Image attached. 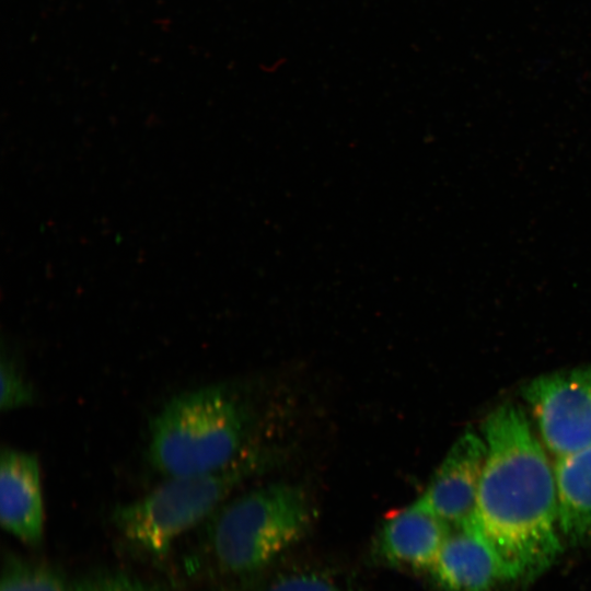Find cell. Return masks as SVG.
Instances as JSON below:
<instances>
[{"label": "cell", "instance_id": "obj_8", "mask_svg": "<svg viewBox=\"0 0 591 591\" xmlns=\"http://www.w3.org/2000/svg\"><path fill=\"white\" fill-rule=\"evenodd\" d=\"M0 521L21 542L37 546L44 534L39 462L35 454L3 448L0 456Z\"/></svg>", "mask_w": 591, "mask_h": 591}, {"label": "cell", "instance_id": "obj_11", "mask_svg": "<svg viewBox=\"0 0 591 591\" xmlns=\"http://www.w3.org/2000/svg\"><path fill=\"white\" fill-rule=\"evenodd\" d=\"M0 587V591H73L56 569L20 557L7 559Z\"/></svg>", "mask_w": 591, "mask_h": 591}, {"label": "cell", "instance_id": "obj_5", "mask_svg": "<svg viewBox=\"0 0 591 591\" xmlns=\"http://www.w3.org/2000/svg\"><path fill=\"white\" fill-rule=\"evenodd\" d=\"M522 396L555 457L591 445V366L536 376Z\"/></svg>", "mask_w": 591, "mask_h": 591}, {"label": "cell", "instance_id": "obj_14", "mask_svg": "<svg viewBox=\"0 0 591 591\" xmlns=\"http://www.w3.org/2000/svg\"><path fill=\"white\" fill-rule=\"evenodd\" d=\"M73 591H157L148 584L121 575H99L79 582Z\"/></svg>", "mask_w": 591, "mask_h": 591}, {"label": "cell", "instance_id": "obj_10", "mask_svg": "<svg viewBox=\"0 0 591 591\" xmlns=\"http://www.w3.org/2000/svg\"><path fill=\"white\" fill-rule=\"evenodd\" d=\"M554 466L563 540L591 544V445L556 457Z\"/></svg>", "mask_w": 591, "mask_h": 591}, {"label": "cell", "instance_id": "obj_7", "mask_svg": "<svg viewBox=\"0 0 591 591\" xmlns=\"http://www.w3.org/2000/svg\"><path fill=\"white\" fill-rule=\"evenodd\" d=\"M451 530L419 497L385 518L375 552L392 567L428 571Z\"/></svg>", "mask_w": 591, "mask_h": 591}, {"label": "cell", "instance_id": "obj_2", "mask_svg": "<svg viewBox=\"0 0 591 591\" xmlns=\"http://www.w3.org/2000/svg\"><path fill=\"white\" fill-rule=\"evenodd\" d=\"M247 416L228 387L208 385L171 398L150 426V464L167 477L217 471L244 449Z\"/></svg>", "mask_w": 591, "mask_h": 591}, {"label": "cell", "instance_id": "obj_9", "mask_svg": "<svg viewBox=\"0 0 591 591\" xmlns=\"http://www.w3.org/2000/svg\"><path fill=\"white\" fill-rule=\"evenodd\" d=\"M428 572L443 591H489L506 580L496 554L476 526L452 529Z\"/></svg>", "mask_w": 591, "mask_h": 591}, {"label": "cell", "instance_id": "obj_12", "mask_svg": "<svg viewBox=\"0 0 591 591\" xmlns=\"http://www.w3.org/2000/svg\"><path fill=\"white\" fill-rule=\"evenodd\" d=\"M250 591H347L324 570L296 567L270 575Z\"/></svg>", "mask_w": 591, "mask_h": 591}, {"label": "cell", "instance_id": "obj_3", "mask_svg": "<svg viewBox=\"0 0 591 591\" xmlns=\"http://www.w3.org/2000/svg\"><path fill=\"white\" fill-rule=\"evenodd\" d=\"M207 538L217 568L248 577L268 567L310 530L314 511L298 485L275 483L245 493L220 507Z\"/></svg>", "mask_w": 591, "mask_h": 591}, {"label": "cell", "instance_id": "obj_4", "mask_svg": "<svg viewBox=\"0 0 591 591\" xmlns=\"http://www.w3.org/2000/svg\"><path fill=\"white\" fill-rule=\"evenodd\" d=\"M268 464L269 455L264 450L250 447L217 471L167 477L140 499L117 507L114 524L138 548L164 554L182 534L212 515L237 486Z\"/></svg>", "mask_w": 591, "mask_h": 591}, {"label": "cell", "instance_id": "obj_6", "mask_svg": "<svg viewBox=\"0 0 591 591\" xmlns=\"http://www.w3.org/2000/svg\"><path fill=\"white\" fill-rule=\"evenodd\" d=\"M487 448L466 430L451 445L420 498L451 529L473 528Z\"/></svg>", "mask_w": 591, "mask_h": 591}, {"label": "cell", "instance_id": "obj_13", "mask_svg": "<svg viewBox=\"0 0 591 591\" xmlns=\"http://www.w3.org/2000/svg\"><path fill=\"white\" fill-rule=\"evenodd\" d=\"M0 367L1 410L10 412L33 404L35 401L34 390L15 361L2 354Z\"/></svg>", "mask_w": 591, "mask_h": 591}, {"label": "cell", "instance_id": "obj_1", "mask_svg": "<svg viewBox=\"0 0 591 591\" xmlns=\"http://www.w3.org/2000/svg\"><path fill=\"white\" fill-rule=\"evenodd\" d=\"M480 433L487 453L475 526L506 580H532L563 552L554 466L519 405L494 408Z\"/></svg>", "mask_w": 591, "mask_h": 591}]
</instances>
